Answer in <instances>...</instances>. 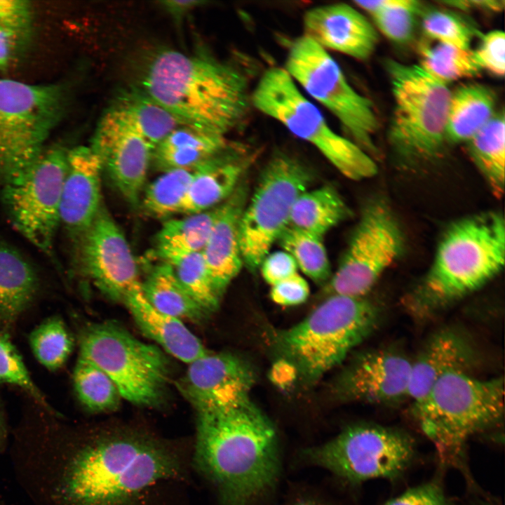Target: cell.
I'll return each mask as SVG.
<instances>
[{
	"label": "cell",
	"mask_w": 505,
	"mask_h": 505,
	"mask_svg": "<svg viewBox=\"0 0 505 505\" xmlns=\"http://www.w3.org/2000/svg\"><path fill=\"white\" fill-rule=\"evenodd\" d=\"M13 449L18 475L35 505H121L181 471L168 447L135 436L79 441L60 434L15 441Z\"/></svg>",
	"instance_id": "cell-1"
},
{
	"label": "cell",
	"mask_w": 505,
	"mask_h": 505,
	"mask_svg": "<svg viewBox=\"0 0 505 505\" xmlns=\"http://www.w3.org/2000/svg\"><path fill=\"white\" fill-rule=\"evenodd\" d=\"M137 87L181 126L224 136L245 120L252 106L245 74L203 51H156Z\"/></svg>",
	"instance_id": "cell-2"
},
{
	"label": "cell",
	"mask_w": 505,
	"mask_h": 505,
	"mask_svg": "<svg viewBox=\"0 0 505 505\" xmlns=\"http://www.w3.org/2000/svg\"><path fill=\"white\" fill-rule=\"evenodd\" d=\"M194 462L224 505H260L279 476L276 432L252 401L197 415Z\"/></svg>",
	"instance_id": "cell-3"
},
{
	"label": "cell",
	"mask_w": 505,
	"mask_h": 505,
	"mask_svg": "<svg viewBox=\"0 0 505 505\" xmlns=\"http://www.w3.org/2000/svg\"><path fill=\"white\" fill-rule=\"evenodd\" d=\"M505 222L496 211L459 219L441 237L426 274L405 297L411 314L431 316L478 290L502 270Z\"/></svg>",
	"instance_id": "cell-4"
},
{
	"label": "cell",
	"mask_w": 505,
	"mask_h": 505,
	"mask_svg": "<svg viewBox=\"0 0 505 505\" xmlns=\"http://www.w3.org/2000/svg\"><path fill=\"white\" fill-rule=\"evenodd\" d=\"M504 398L503 379L452 372L412 401V413L443 455L454 459L462 456L469 438L502 422Z\"/></svg>",
	"instance_id": "cell-5"
},
{
	"label": "cell",
	"mask_w": 505,
	"mask_h": 505,
	"mask_svg": "<svg viewBox=\"0 0 505 505\" xmlns=\"http://www.w3.org/2000/svg\"><path fill=\"white\" fill-rule=\"evenodd\" d=\"M380 316L379 307L365 297L331 295L302 321L281 331L277 342L298 372L315 380L365 340Z\"/></svg>",
	"instance_id": "cell-6"
},
{
	"label": "cell",
	"mask_w": 505,
	"mask_h": 505,
	"mask_svg": "<svg viewBox=\"0 0 505 505\" xmlns=\"http://www.w3.org/2000/svg\"><path fill=\"white\" fill-rule=\"evenodd\" d=\"M385 67L393 100L386 134L391 151L408 166L436 159L445 142L451 90L419 64L391 59Z\"/></svg>",
	"instance_id": "cell-7"
},
{
	"label": "cell",
	"mask_w": 505,
	"mask_h": 505,
	"mask_svg": "<svg viewBox=\"0 0 505 505\" xmlns=\"http://www.w3.org/2000/svg\"><path fill=\"white\" fill-rule=\"evenodd\" d=\"M251 105L314 146L346 177L361 180L377 174L375 159L333 130L284 68L271 67L264 71L251 92Z\"/></svg>",
	"instance_id": "cell-8"
},
{
	"label": "cell",
	"mask_w": 505,
	"mask_h": 505,
	"mask_svg": "<svg viewBox=\"0 0 505 505\" xmlns=\"http://www.w3.org/2000/svg\"><path fill=\"white\" fill-rule=\"evenodd\" d=\"M68 102L66 85L0 78L1 185L40 156Z\"/></svg>",
	"instance_id": "cell-9"
},
{
	"label": "cell",
	"mask_w": 505,
	"mask_h": 505,
	"mask_svg": "<svg viewBox=\"0 0 505 505\" xmlns=\"http://www.w3.org/2000/svg\"><path fill=\"white\" fill-rule=\"evenodd\" d=\"M79 351V357L112 379L122 398L140 406L156 405L162 400L169 379V362L157 346L107 322L84 328Z\"/></svg>",
	"instance_id": "cell-10"
},
{
	"label": "cell",
	"mask_w": 505,
	"mask_h": 505,
	"mask_svg": "<svg viewBox=\"0 0 505 505\" xmlns=\"http://www.w3.org/2000/svg\"><path fill=\"white\" fill-rule=\"evenodd\" d=\"M284 69L337 119L349 139L375 159L379 121L373 104L351 86L327 50L302 35L290 45Z\"/></svg>",
	"instance_id": "cell-11"
},
{
	"label": "cell",
	"mask_w": 505,
	"mask_h": 505,
	"mask_svg": "<svg viewBox=\"0 0 505 505\" xmlns=\"http://www.w3.org/2000/svg\"><path fill=\"white\" fill-rule=\"evenodd\" d=\"M415 443L407 433L377 424L349 426L330 440L306 448L301 456L351 484L395 480L410 467Z\"/></svg>",
	"instance_id": "cell-12"
},
{
	"label": "cell",
	"mask_w": 505,
	"mask_h": 505,
	"mask_svg": "<svg viewBox=\"0 0 505 505\" xmlns=\"http://www.w3.org/2000/svg\"><path fill=\"white\" fill-rule=\"evenodd\" d=\"M311 180L309 169L288 154H276L266 164L241 222L242 260L250 271L260 268L288 226L295 201L308 189Z\"/></svg>",
	"instance_id": "cell-13"
},
{
	"label": "cell",
	"mask_w": 505,
	"mask_h": 505,
	"mask_svg": "<svg viewBox=\"0 0 505 505\" xmlns=\"http://www.w3.org/2000/svg\"><path fill=\"white\" fill-rule=\"evenodd\" d=\"M67 152L45 149L31 165L2 184V201L15 228L29 241L50 252L60 224V200Z\"/></svg>",
	"instance_id": "cell-14"
},
{
	"label": "cell",
	"mask_w": 505,
	"mask_h": 505,
	"mask_svg": "<svg viewBox=\"0 0 505 505\" xmlns=\"http://www.w3.org/2000/svg\"><path fill=\"white\" fill-rule=\"evenodd\" d=\"M404 247L403 231L391 206L382 198L370 200L325 292L330 295L365 297Z\"/></svg>",
	"instance_id": "cell-15"
},
{
	"label": "cell",
	"mask_w": 505,
	"mask_h": 505,
	"mask_svg": "<svg viewBox=\"0 0 505 505\" xmlns=\"http://www.w3.org/2000/svg\"><path fill=\"white\" fill-rule=\"evenodd\" d=\"M90 147L120 194L130 205H138L154 150L112 105L97 123Z\"/></svg>",
	"instance_id": "cell-16"
},
{
	"label": "cell",
	"mask_w": 505,
	"mask_h": 505,
	"mask_svg": "<svg viewBox=\"0 0 505 505\" xmlns=\"http://www.w3.org/2000/svg\"><path fill=\"white\" fill-rule=\"evenodd\" d=\"M79 241L84 271L102 293L124 302L128 296L142 290L137 263L128 241L103 206Z\"/></svg>",
	"instance_id": "cell-17"
},
{
	"label": "cell",
	"mask_w": 505,
	"mask_h": 505,
	"mask_svg": "<svg viewBox=\"0 0 505 505\" xmlns=\"http://www.w3.org/2000/svg\"><path fill=\"white\" fill-rule=\"evenodd\" d=\"M188 365L180 387L197 415L226 411L251 401L255 375L238 356L208 352Z\"/></svg>",
	"instance_id": "cell-18"
},
{
	"label": "cell",
	"mask_w": 505,
	"mask_h": 505,
	"mask_svg": "<svg viewBox=\"0 0 505 505\" xmlns=\"http://www.w3.org/2000/svg\"><path fill=\"white\" fill-rule=\"evenodd\" d=\"M412 359L393 349L367 351L342 374L339 389L349 400L389 404L408 398Z\"/></svg>",
	"instance_id": "cell-19"
},
{
	"label": "cell",
	"mask_w": 505,
	"mask_h": 505,
	"mask_svg": "<svg viewBox=\"0 0 505 505\" xmlns=\"http://www.w3.org/2000/svg\"><path fill=\"white\" fill-rule=\"evenodd\" d=\"M304 34L324 50L358 60L375 50L379 35L375 26L355 7L336 3L315 6L303 15Z\"/></svg>",
	"instance_id": "cell-20"
},
{
	"label": "cell",
	"mask_w": 505,
	"mask_h": 505,
	"mask_svg": "<svg viewBox=\"0 0 505 505\" xmlns=\"http://www.w3.org/2000/svg\"><path fill=\"white\" fill-rule=\"evenodd\" d=\"M102 171L101 161L90 145L78 146L67 152L60 200V224L79 241L102 206Z\"/></svg>",
	"instance_id": "cell-21"
},
{
	"label": "cell",
	"mask_w": 505,
	"mask_h": 505,
	"mask_svg": "<svg viewBox=\"0 0 505 505\" xmlns=\"http://www.w3.org/2000/svg\"><path fill=\"white\" fill-rule=\"evenodd\" d=\"M477 359L476 348L465 331L454 326L438 330L411 361L408 398H420L449 373H469Z\"/></svg>",
	"instance_id": "cell-22"
},
{
	"label": "cell",
	"mask_w": 505,
	"mask_h": 505,
	"mask_svg": "<svg viewBox=\"0 0 505 505\" xmlns=\"http://www.w3.org/2000/svg\"><path fill=\"white\" fill-rule=\"evenodd\" d=\"M248 194V184L241 181L231 195L220 204L201 252L213 285L221 297L243 265L240 245L241 222Z\"/></svg>",
	"instance_id": "cell-23"
},
{
	"label": "cell",
	"mask_w": 505,
	"mask_h": 505,
	"mask_svg": "<svg viewBox=\"0 0 505 505\" xmlns=\"http://www.w3.org/2000/svg\"><path fill=\"white\" fill-rule=\"evenodd\" d=\"M253 158L244 146L231 143L225 150L198 166L180 214L201 213L222 203L241 182Z\"/></svg>",
	"instance_id": "cell-24"
},
{
	"label": "cell",
	"mask_w": 505,
	"mask_h": 505,
	"mask_svg": "<svg viewBox=\"0 0 505 505\" xmlns=\"http://www.w3.org/2000/svg\"><path fill=\"white\" fill-rule=\"evenodd\" d=\"M123 302L144 335L177 359L189 364L209 352L182 321L154 309L142 290L132 293Z\"/></svg>",
	"instance_id": "cell-25"
},
{
	"label": "cell",
	"mask_w": 505,
	"mask_h": 505,
	"mask_svg": "<svg viewBox=\"0 0 505 505\" xmlns=\"http://www.w3.org/2000/svg\"><path fill=\"white\" fill-rule=\"evenodd\" d=\"M231 143L224 135L180 126L155 147L152 161L162 172L196 168L225 150Z\"/></svg>",
	"instance_id": "cell-26"
},
{
	"label": "cell",
	"mask_w": 505,
	"mask_h": 505,
	"mask_svg": "<svg viewBox=\"0 0 505 505\" xmlns=\"http://www.w3.org/2000/svg\"><path fill=\"white\" fill-rule=\"evenodd\" d=\"M496 95L478 83H468L451 91L445 138V142L466 143L495 114Z\"/></svg>",
	"instance_id": "cell-27"
},
{
	"label": "cell",
	"mask_w": 505,
	"mask_h": 505,
	"mask_svg": "<svg viewBox=\"0 0 505 505\" xmlns=\"http://www.w3.org/2000/svg\"><path fill=\"white\" fill-rule=\"evenodd\" d=\"M38 288L33 267L15 248L0 241V323L9 327L32 303Z\"/></svg>",
	"instance_id": "cell-28"
},
{
	"label": "cell",
	"mask_w": 505,
	"mask_h": 505,
	"mask_svg": "<svg viewBox=\"0 0 505 505\" xmlns=\"http://www.w3.org/2000/svg\"><path fill=\"white\" fill-rule=\"evenodd\" d=\"M352 212L337 190L324 185L301 194L295 201L288 226L323 236L349 219Z\"/></svg>",
	"instance_id": "cell-29"
},
{
	"label": "cell",
	"mask_w": 505,
	"mask_h": 505,
	"mask_svg": "<svg viewBox=\"0 0 505 505\" xmlns=\"http://www.w3.org/2000/svg\"><path fill=\"white\" fill-rule=\"evenodd\" d=\"M147 302L157 311L182 320L198 322L208 314L178 281L171 265L159 260L142 281Z\"/></svg>",
	"instance_id": "cell-30"
},
{
	"label": "cell",
	"mask_w": 505,
	"mask_h": 505,
	"mask_svg": "<svg viewBox=\"0 0 505 505\" xmlns=\"http://www.w3.org/2000/svg\"><path fill=\"white\" fill-rule=\"evenodd\" d=\"M220 207V205L201 213L166 220L156 236L153 257L163 260L174 256L202 252Z\"/></svg>",
	"instance_id": "cell-31"
},
{
	"label": "cell",
	"mask_w": 505,
	"mask_h": 505,
	"mask_svg": "<svg viewBox=\"0 0 505 505\" xmlns=\"http://www.w3.org/2000/svg\"><path fill=\"white\" fill-rule=\"evenodd\" d=\"M111 105L126 118L153 150L181 126L171 114L137 86L121 91Z\"/></svg>",
	"instance_id": "cell-32"
},
{
	"label": "cell",
	"mask_w": 505,
	"mask_h": 505,
	"mask_svg": "<svg viewBox=\"0 0 505 505\" xmlns=\"http://www.w3.org/2000/svg\"><path fill=\"white\" fill-rule=\"evenodd\" d=\"M504 109L496 112L490 121L466 142L473 163L498 196L504 190Z\"/></svg>",
	"instance_id": "cell-33"
},
{
	"label": "cell",
	"mask_w": 505,
	"mask_h": 505,
	"mask_svg": "<svg viewBox=\"0 0 505 505\" xmlns=\"http://www.w3.org/2000/svg\"><path fill=\"white\" fill-rule=\"evenodd\" d=\"M372 17L377 29L392 42L404 45L414 37L422 3L416 0L354 1Z\"/></svg>",
	"instance_id": "cell-34"
},
{
	"label": "cell",
	"mask_w": 505,
	"mask_h": 505,
	"mask_svg": "<svg viewBox=\"0 0 505 505\" xmlns=\"http://www.w3.org/2000/svg\"><path fill=\"white\" fill-rule=\"evenodd\" d=\"M419 53V65L434 79L446 85L478 76L481 72L471 49L436 42L432 46L422 44Z\"/></svg>",
	"instance_id": "cell-35"
},
{
	"label": "cell",
	"mask_w": 505,
	"mask_h": 505,
	"mask_svg": "<svg viewBox=\"0 0 505 505\" xmlns=\"http://www.w3.org/2000/svg\"><path fill=\"white\" fill-rule=\"evenodd\" d=\"M196 168L165 171L144 188L140 201L144 211L157 218L180 214Z\"/></svg>",
	"instance_id": "cell-36"
},
{
	"label": "cell",
	"mask_w": 505,
	"mask_h": 505,
	"mask_svg": "<svg viewBox=\"0 0 505 505\" xmlns=\"http://www.w3.org/2000/svg\"><path fill=\"white\" fill-rule=\"evenodd\" d=\"M277 242L292 256L298 269L312 281L323 283L330 279V264L323 238L288 226Z\"/></svg>",
	"instance_id": "cell-37"
},
{
	"label": "cell",
	"mask_w": 505,
	"mask_h": 505,
	"mask_svg": "<svg viewBox=\"0 0 505 505\" xmlns=\"http://www.w3.org/2000/svg\"><path fill=\"white\" fill-rule=\"evenodd\" d=\"M73 382L79 401L90 412L112 411L120 404L122 398L112 379L87 359L79 357Z\"/></svg>",
	"instance_id": "cell-38"
},
{
	"label": "cell",
	"mask_w": 505,
	"mask_h": 505,
	"mask_svg": "<svg viewBox=\"0 0 505 505\" xmlns=\"http://www.w3.org/2000/svg\"><path fill=\"white\" fill-rule=\"evenodd\" d=\"M161 261L171 265L180 283L208 314L218 308L222 297L213 285L201 252Z\"/></svg>",
	"instance_id": "cell-39"
},
{
	"label": "cell",
	"mask_w": 505,
	"mask_h": 505,
	"mask_svg": "<svg viewBox=\"0 0 505 505\" xmlns=\"http://www.w3.org/2000/svg\"><path fill=\"white\" fill-rule=\"evenodd\" d=\"M34 355L50 371L62 368L73 347L74 340L63 320L57 316L43 321L29 337Z\"/></svg>",
	"instance_id": "cell-40"
},
{
	"label": "cell",
	"mask_w": 505,
	"mask_h": 505,
	"mask_svg": "<svg viewBox=\"0 0 505 505\" xmlns=\"http://www.w3.org/2000/svg\"><path fill=\"white\" fill-rule=\"evenodd\" d=\"M422 28L427 38L462 49H471L478 32L459 14L449 10L433 9L422 16Z\"/></svg>",
	"instance_id": "cell-41"
},
{
	"label": "cell",
	"mask_w": 505,
	"mask_h": 505,
	"mask_svg": "<svg viewBox=\"0 0 505 505\" xmlns=\"http://www.w3.org/2000/svg\"><path fill=\"white\" fill-rule=\"evenodd\" d=\"M17 386L27 393L50 415L60 417L34 384L17 349L8 334L0 332V384Z\"/></svg>",
	"instance_id": "cell-42"
},
{
	"label": "cell",
	"mask_w": 505,
	"mask_h": 505,
	"mask_svg": "<svg viewBox=\"0 0 505 505\" xmlns=\"http://www.w3.org/2000/svg\"><path fill=\"white\" fill-rule=\"evenodd\" d=\"M32 20V10L29 1L0 0V25L12 35L15 48L29 39Z\"/></svg>",
	"instance_id": "cell-43"
},
{
	"label": "cell",
	"mask_w": 505,
	"mask_h": 505,
	"mask_svg": "<svg viewBox=\"0 0 505 505\" xmlns=\"http://www.w3.org/2000/svg\"><path fill=\"white\" fill-rule=\"evenodd\" d=\"M473 58L482 70L494 76H504L505 73V34L495 29L480 35L478 47L472 50Z\"/></svg>",
	"instance_id": "cell-44"
},
{
	"label": "cell",
	"mask_w": 505,
	"mask_h": 505,
	"mask_svg": "<svg viewBox=\"0 0 505 505\" xmlns=\"http://www.w3.org/2000/svg\"><path fill=\"white\" fill-rule=\"evenodd\" d=\"M382 505H451L442 485L431 480L410 487Z\"/></svg>",
	"instance_id": "cell-45"
},
{
	"label": "cell",
	"mask_w": 505,
	"mask_h": 505,
	"mask_svg": "<svg viewBox=\"0 0 505 505\" xmlns=\"http://www.w3.org/2000/svg\"><path fill=\"white\" fill-rule=\"evenodd\" d=\"M260 269L264 280L271 286L298 273L294 259L284 250L269 252L262 261Z\"/></svg>",
	"instance_id": "cell-46"
},
{
	"label": "cell",
	"mask_w": 505,
	"mask_h": 505,
	"mask_svg": "<svg viewBox=\"0 0 505 505\" xmlns=\"http://www.w3.org/2000/svg\"><path fill=\"white\" fill-rule=\"evenodd\" d=\"M309 286L299 273L271 286L270 297L283 306H295L304 302L309 295Z\"/></svg>",
	"instance_id": "cell-47"
},
{
	"label": "cell",
	"mask_w": 505,
	"mask_h": 505,
	"mask_svg": "<svg viewBox=\"0 0 505 505\" xmlns=\"http://www.w3.org/2000/svg\"><path fill=\"white\" fill-rule=\"evenodd\" d=\"M440 4L459 11H482L499 13L504 8V0H459L441 1Z\"/></svg>",
	"instance_id": "cell-48"
},
{
	"label": "cell",
	"mask_w": 505,
	"mask_h": 505,
	"mask_svg": "<svg viewBox=\"0 0 505 505\" xmlns=\"http://www.w3.org/2000/svg\"><path fill=\"white\" fill-rule=\"evenodd\" d=\"M298 370L289 360L282 358L272 365L269 377L271 381L278 387H287L296 379Z\"/></svg>",
	"instance_id": "cell-49"
},
{
	"label": "cell",
	"mask_w": 505,
	"mask_h": 505,
	"mask_svg": "<svg viewBox=\"0 0 505 505\" xmlns=\"http://www.w3.org/2000/svg\"><path fill=\"white\" fill-rule=\"evenodd\" d=\"M205 2L199 0H166L160 1V4L166 11L180 21L189 12Z\"/></svg>",
	"instance_id": "cell-50"
},
{
	"label": "cell",
	"mask_w": 505,
	"mask_h": 505,
	"mask_svg": "<svg viewBox=\"0 0 505 505\" xmlns=\"http://www.w3.org/2000/svg\"><path fill=\"white\" fill-rule=\"evenodd\" d=\"M15 43L12 35L0 25V70L5 69L10 62Z\"/></svg>",
	"instance_id": "cell-51"
},
{
	"label": "cell",
	"mask_w": 505,
	"mask_h": 505,
	"mask_svg": "<svg viewBox=\"0 0 505 505\" xmlns=\"http://www.w3.org/2000/svg\"><path fill=\"white\" fill-rule=\"evenodd\" d=\"M9 430L4 410L0 404V453L4 454L8 448Z\"/></svg>",
	"instance_id": "cell-52"
},
{
	"label": "cell",
	"mask_w": 505,
	"mask_h": 505,
	"mask_svg": "<svg viewBox=\"0 0 505 505\" xmlns=\"http://www.w3.org/2000/svg\"><path fill=\"white\" fill-rule=\"evenodd\" d=\"M291 505H326L323 502L312 499V498H303L298 499L293 502Z\"/></svg>",
	"instance_id": "cell-53"
},
{
	"label": "cell",
	"mask_w": 505,
	"mask_h": 505,
	"mask_svg": "<svg viewBox=\"0 0 505 505\" xmlns=\"http://www.w3.org/2000/svg\"><path fill=\"white\" fill-rule=\"evenodd\" d=\"M482 505H495V504H492V503H485V504H482Z\"/></svg>",
	"instance_id": "cell-54"
}]
</instances>
